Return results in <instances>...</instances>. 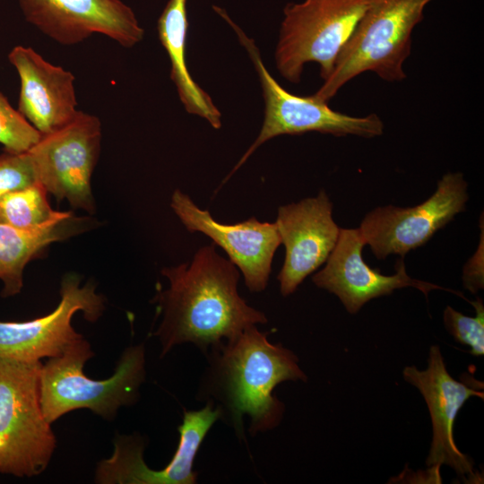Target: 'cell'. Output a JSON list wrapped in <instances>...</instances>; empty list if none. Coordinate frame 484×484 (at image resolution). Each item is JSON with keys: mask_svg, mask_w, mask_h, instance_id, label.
I'll return each instance as SVG.
<instances>
[{"mask_svg": "<svg viewBox=\"0 0 484 484\" xmlns=\"http://www.w3.org/2000/svg\"><path fill=\"white\" fill-rule=\"evenodd\" d=\"M48 192L39 183L14 190L0 196V223L22 229L41 227L65 217L71 212L51 208Z\"/></svg>", "mask_w": 484, "mask_h": 484, "instance_id": "ffe728a7", "label": "cell"}, {"mask_svg": "<svg viewBox=\"0 0 484 484\" xmlns=\"http://www.w3.org/2000/svg\"><path fill=\"white\" fill-rule=\"evenodd\" d=\"M41 134L15 109L0 91V143L5 151L24 152Z\"/></svg>", "mask_w": 484, "mask_h": 484, "instance_id": "7402d4cb", "label": "cell"}, {"mask_svg": "<svg viewBox=\"0 0 484 484\" xmlns=\"http://www.w3.org/2000/svg\"><path fill=\"white\" fill-rule=\"evenodd\" d=\"M41 360L0 358V472L15 477L42 473L56 439L40 402Z\"/></svg>", "mask_w": 484, "mask_h": 484, "instance_id": "5b68a950", "label": "cell"}, {"mask_svg": "<svg viewBox=\"0 0 484 484\" xmlns=\"http://www.w3.org/2000/svg\"><path fill=\"white\" fill-rule=\"evenodd\" d=\"M212 8L230 25L247 51L258 74L264 99V117L260 133L226 180L260 145L279 135L318 132L334 136L374 138L383 134L384 122L375 113L353 117L332 109L327 103L316 100L313 95L298 96L287 91L268 72L255 41L234 23L225 10L216 5Z\"/></svg>", "mask_w": 484, "mask_h": 484, "instance_id": "52a82bcc", "label": "cell"}, {"mask_svg": "<svg viewBox=\"0 0 484 484\" xmlns=\"http://www.w3.org/2000/svg\"><path fill=\"white\" fill-rule=\"evenodd\" d=\"M220 412L210 402L197 411L184 410L177 429L179 442L170 462L161 470L149 468L143 460L144 442L141 436H117L113 454L100 461L95 482L100 484H194L198 473L194 462L200 446Z\"/></svg>", "mask_w": 484, "mask_h": 484, "instance_id": "8fae6325", "label": "cell"}, {"mask_svg": "<svg viewBox=\"0 0 484 484\" xmlns=\"http://www.w3.org/2000/svg\"><path fill=\"white\" fill-rule=\"evenodd\" d=\"M481 241L475 255L469 260L463 269V285L471 293L483 289V221L481 219Z\"/></svg>", "mask_w": 484, "mask_h": 484, "instance_id": "cb8c5ba5", "label": "cell"}, {"mask_svg": "<svg viewBox=\"0 0 484 484\" xmlns=\"http://www.w3.org/2000/svg\"><path fill=\"white\" fill-rule=\"evenodd\" d=\"M285 259L277 276L280 290L287 297L326 262L340 234L333 219V203L324 190L278 209L275 221Z\"/></svg>", "mask_w": 484, "mask_h": 484, "instance_id": "5bb4252c", "label": "cell"}, {"mask_svg": "<svg viewBox=\"0 0 484 484\" xmlns=\"http://www.w3.org/2000/svg\"><path fill=\"white\" fill-rule=\"evenodd\" d=\"M373 0H303L283 9L276 68L288 82H301L308 63L319 65L324 81Z\"/></svg>", "mask_w": 484, "mask_h": 484, "instance_id": "8992f818", "label": "cell"}, {"mask_svg": "<svg viewBox=\"0 0 484 484\" xmlns=\"http://www.w3.org/2000/svg\"><path fill=\"white\" fill-rule=\"evenodd\" d=\"M93 356L90 342L83 337L60 355L42 363L40 402L50 424L81 409L112 420L121 407L137 402L146 376L144 345L128 346L121 354L114 374L107 379L96 380L85 375L84 365Z\"/></svg>", "mask_w": 484, "mask_h": 484, "instance_id": "3957f363", "label": "cell"}, {"mask_svg": "<svg viewBox=\"0 0 484 484\" xmlns=\"http://www.w3.org/2000/svg\"><path fill=\"white\" fill-rule=\"evenodd\" d=\"M187 0H169L157 24L160 41L170 65V79L187 113L199 116L215 129L221 127V113L211 96L192 78L186 61L188 29Z\"/></svg>", "mask_w": 484, "mask_h": 484, "instance_id": "ac0fdd59", "label": "cell"}, {"mask_svg": "<svg viewBox=\"0 0 484 484\" xmlns=\"http://www.w3.org/2000/svg\"><path fill=\"white\" fill-rule=\"evenodd\" d=\"M476 315L468 316L450 306L444 310L443 320L445 329L461 344L468 345L474 356L484 354V306L481 298L469 301Z\"/></svg>", "mask_w": 484, "mask_h": 484, "instance_id": "44dd1931", "label": "cell"}, {"mask_svg": "<svg viewBox=\"0 0 484 484\" xmlns=\"http://www.w3.org/2000/svg\"><path fill=\"white\" fill-rule=\"evenodd\" d=\"M28 22L59 44L101 34L124 48L143 40L144 30L122 0H19Z\"/></svg>", "mask_w": 484, "mask_h": 484, "instance_id": "7c38bea8", "label": "cell"}, {"mask_svg": "<svg viewBox=\"0 0 484 484\" xmlns=\"http://www.w3.org/2000/svg\"><path fill=\"white\" fill-rule=\"evenodd\" d=\"M205 356L197 397L216 407L220 419L244 441V417L249 418L252 436L276 428L285 406L274 388L285 381L307 380L298 357L281 343L270 342L256 325L217 343Z\"/></svg>", "mask_w": 484, "mask_h": 484, "instance_id": "7a4b0ae2", "label": "cell"}, {"mask_svg": "<svg viewBox=\"0 0 484 484\" xmlns=\"http://www.w3.org/2000/svg\"><path fill=\"white\" fill-rule=\"evenodd\" d=\"M170 206L188 231L206 235L227 253L251 292L266 288L274 253L281 244L275 222L252 217L236 224L220 223L178 189L171 196Z\"/></svg>", "mask_w": 484, "mask_h": 484, "instance_id": "4fadbf2b", "label": "cell"}, {"mask_svg": "<svg viewBox=\"0 0 484 484\" xmlns=\"http://www.w3.org/2000/svg\"><path fill=\"white\" fill-rule=\"evenodd\" d=\"M21 82L18 110L41 134H51L78 115L74 75L46 60L30 47L15 46L8 54Z\"/></svg>", "mask_w": 484, "mask_h": 484, "instance_id": "e0dca14e", "label": "cell"}, {"mask_svg": "<svg viewBox=\"0 0 484 484\" xmlns=\"http://www.w3.org/2000/svg\"><path fill=\"white\" fill-rule=\"evenodd\" d=\"M101 124L91 114L79 111L64 127L46 135L27 151L37 180L57 201L90 213L95 212L91 176L98 162Z\"/></svg>", "mask_w": 484, "mask_h": 484, "instance_id": "ba28073f", "label": "cell"}, {"mask_svg": "<svg viewBox=\"0 0 484 484\" xmlns=\"http://www.w3.org/2000/svg\"><path fill=\"white\" fill-rule=\"evenodd\" d=\"M77 273L65 274L60 286V300L49 314L23 322L0 321V358L37 361L63 353L83 336L72 325V318L82 312L84 318L96 322L105 309V299L96 285H81Z\"/></svg>", "mask_w": 484, "mask_h": 484, "instance_id": "30bf717a", "label": "cell"}, {"mask_svg": "<svg viewBox=\"0 0 484 484\" xmlns=\"http://www.w3.org/2000/svg\"><path fill=\"white\" fill-rule=\"evenodd\" d=\"M402 376L406 382L419 390L430 413L433 437L427 466L440 468L443 464L447 465L464 482H474L479 475L474 471V462L457 448L453 430L455 417L464 402L471 396L483 399V391L453 378L436 345L429 349L426 370L406 367Z\"/></svg>", "mask_w": 484, "mask_h": 484, "instance_id": "9a60e30c", "label": "cell"}, {"mask_svg": "<svg viewBox=\"0 0 484 484\" xmlns=\"http://www.w3.org/2000/svg\"><path fill=\"white\" fill-rule=\"evenodd\" d=\"M434 0H373L342 48L331 74L313 97L328 103L350 81L371 72L387 82L406 77L411 35Z\"/></svg>", "mask_w": 484, "mask_h": 484, "instance_id": "277c9868", "label": "cell"}, {"mask_svg": "<svg viewBox=\"0 0 484 484\" xmlns=\"http://www.w3.org/2000/svg\"><path fill=\"white\" fill-rule=\"evenodd\" d=\"M32 160L28 151L0 154V196L37 183Z\"/></svg>", "mask_w": 484, "mask_h": 484, "instance_id": "603a6c76", "label": "cell"}, {"mask_svg": "<svg viewBox=\"0 0 484 484\" xmlns=\"http://www.w3.org/2000/svg\"><path fill=\"white\" fill-rule=\"evenodd\" d=\"M365 245L359 228L341 229L325 266L312 278L315 286L336 295L350 314H356L373 298L390 295L394 290L406 287L419 290L427 298L430 290H443L468 301L461 292L411 278L407 274L402 259L397 262L395 274L384 275L372 269L362 257Z\"/></svg>", "mask_w": 484, "mask_h": 484, "instance_id": "2e32d148", "label": "cell"}, {"mask_svg": "<svg viewBox=\"0 0 484 484\" xmlns=\"http://www.w3.org/2000/svg\"><path fill=\"white\" fill-rule=\"evenodd\" d=\"M169 286L154 298L161 322L152 333L160 357L175 346L193 343L204 354L246 328L266 324L265 315L239 296V272L213 245L200 248L191 263L162 269Z\"/></svg>", "mask_w": 484, "mask_h": 484, "instance_id": "6da1fadb", "label": "cell"}, {"mask_svg": "<svg viewBox=\"0 0 484 484\" xmlns=\"http://www.w3.org/2000/svg\"><path fill=\"white\" fill-rule=\"evenodd\" d=\"M89 219L75 218L72 212L61 219L30 229L0 223V280L2 297L19 294L23 287L27 264L47 246L84 230Z\"/></svg>", "mask_w": 484, "mask_h": 484, "instance_id": "d6986e66", "label": "cell"}, {"mask_svg": "<svg viewBox=\"0 0 484 484\" xmlns=\"http://www.w3.org/2000/svg\"><path fill=\"white\" fill-rule=\"evenodd\" d=\"M468 183L461 172H448L434 194L413 207L379 206L368 212L359 228L377 259L408 252L426 244L433 235L465 210Z\"/></svg>", "mask_w": 484, "mask_h": 484, "instance_id": "9c48e42d", "label": "cell"}]
</instances>
